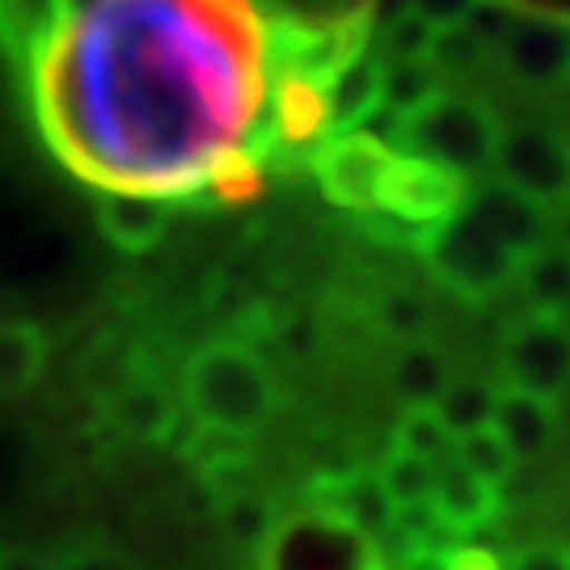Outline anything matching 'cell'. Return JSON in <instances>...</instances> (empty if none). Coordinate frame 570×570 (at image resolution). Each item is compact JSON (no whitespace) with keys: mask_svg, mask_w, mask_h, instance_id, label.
I'll return each mask as SVG.
<instances>
[{"mask_svg":"<svg viewBox=\"0 0 570 570\" xmlns=\"http://www.w3.org/2000/svg\"><path fill=\"white\" fill-rule=\"evenodd\" d=\"M271 26L254 0H77L30 68L51 153L102 195L186 199L263 127Z\"/></svg>","mask_w":570,"mask_h":570,"instance_id":"obj_1","label":"cell"},{"mask_svg":"<svg viewBox=\"0 0 570 570\" xmlns=\"http://www.w3.org/2000/svg\"><path fill=\"white\" fill-rule=\"evenodd\" d=\"M183 402L204 431L249 440L275 419L279 385L249 346L207 343L183 367Z\"/></svg>","mask_w":570,"mask_h":570,"instance_id":"obj_2","label":"cell"},{"mask_svg":"<svg viewBox=\"0 0 570 570\" xmlns=\"http://www.w3.org/2000/svg\"><path fill=\"white\" fill-rule=\"evenodd\" d=\"M461 207H465V178L461 174L423 161V157L397 153L389 174L381 178L376 207L367 216H381V225L372 228L393 237V242L428 245L449 220H456Z\"/></svg>","mask_w":570,"mask_h":570,"instance_id":"obj_3","label":"cell"},{"mask_svg":"<svg viewBox=\"0 0 570 570\" xmlns=\"http://www.w3.org/2000/svg\"><path fill=\"white\" fill-rule=\"evenodd\" d=\"M258 570H389L381 546L334 511H292L266 529Z\"/></svg>","mask_w":570,"mask_h":570,"instance_id":"obj_4","label":"cell"},{"mask_svg":"<svg viewBox=\"0 0 570 570\" xmlns=\"http://www.w3.org/2000/svg\"><path fill=\"white\" fill-rule=\"evenodd\" d=\"M402 144H406V157H423V161L444 165L452 174L469 178V174L494 169L503 131L482 102L440 94L435 102L402 122Z\"/></svg>","mask_w":570,"mask_h":570,"instance_id":"obj_5","label":"cell"},{"mask_svg":"<svg viewBox=\"0 0 570 570\" xmlns=\"http://www.w3.org/2000/svg\"><path fill=\"white\" fill-rule=\"evenodd\" d=\"M423 258H428L431 275L465 301L499 296L508 284H515V275L524 266L511 249L494 242L487 228L473 225L465 212H456V220H449L423 245Z\"/></svg>","mask_w":570,"mask_h":570,"instance_id":"obj_6","label":"cell"},{"mask_svg":"<svg viewBox=\"0 0 570 570\" xmlns=\"http://www.w3.org/2000/svg\"><path fill=\"white\" fill-rule=\"evenodd\" d=\"M402 148H393L389 140L372 136V131H343L330 136L317 153V183L326 190L330 204L351 207V212H372L376 207V190L381 178L389 174V165Z\"/></svg>","mask_w":570,"mask_h":570,"instance_id":"obj_7","label":"cell"},{"mask_svg":"<svg viewBox=\"0 0 570 570\" xmlns=\"http://www.w3.org/2000/svg\"><path fill=\"white\" fill-rule=\"evenodd\" d=\"M494 169H499V183L532 199L537 207L558 204L570 195V148L550 131H511L499 144V157H494Z\"/></svg>","mask_w":570,"mask_h":570,"instance_id":"obj_8","label":"cell"},{"mask_svg":"<svg viewBox=\"0 0 570 570\" xmlns=\"http://www.w3.org/2000/svg\"><path fill=\"white\" fill-rule=\"evenodd\" d=\"M503 385L529 389L541 397H553L570 385V334L562 322L550 317H524L520 326L508 330L503 343Z\"/></svg>","mask_w":570,"mask_h":570,"instance_id":"obj_9","label":"cell"},{"mask_svg":"<svg viewBox=\"0 0 570 570\" xmlns=\"http://www.w3.org/2000/svg\"><path fill=\"white\" fill-rule=\"evenodd\" d=\"M503 511V490L487 487L482 478H473L465 465L444 461L435 469V487H431V520L440 532L469 537L494 524V515Z\"/></svg>","mask_w":570,"mask_h":570,"instance_id":"obj_10","label":"cell"},{"mask_svg":"<svg viewBox=\"0 0 570 570\" xmlns=\"http://www.w3.org/2000/svg\"><path fill=\"white\" fill-rule=\"evenodd\" d=\"M490 428L503 435V444L511 449L515 461H537L558 440L562 414H558L553 397H541V393H529V389H515V385H499Z\"/></svg>","mask_w":570,"mask_h":570,"instance_id":"obj_11","label":"cell"},{"mask_svg":"<svg viewBox=\"0 0 570 570\" xmlns=\"http://www.w3.org/2000/svg\"><path fill=\"white\" fill-rule=\"evenodd\" d=\"M77 0H0V51L30 72L56 42Z\"/></svg>","mask_w":570,"mask_h":570,"instance_id":"obj_12","label":"cell"},{"mask_svg":"<svg viewBox=\"0 0 570 570\" xmlns=\"http://www.w3.org/2000/svg\"><path fill=\"white\" fill-rule=\"evenodd\" d=\"M503 68L508 77L532 89H550L570 77V35L546 21H524L511 26L503 39Z\"/></svg>","mask_w":570,"mask_h":570,"instance_id":"obj_13","label":"cell"},{"mask_svg":"<svg viewBox=\"0 0 570 570\" xmlns=\"http://www.w3.org/2000/svg\"><path fill=\"white\" fill-rule=\"evenodd\" d=\"M330 136V94L305 77H279L271 89V140L308 148Z\"/></svg>","mask_w":570,"mask_h":570,"instance_id":"obj_14","label":"cell"},{"mask_svg":"<svg viewBox=\"0 0 570 570\" xmlns=\"http://www.w3.org/2000/svg\"><path fill=\"white\" fill-rule=\"evenodd\" d=\"M98 225L106 242L122 254H144L165 237L169 228V204L144 199V195H102L98 204Z\"/></svg>","mask_w":570,"mask_h":570,"instance_id":"obj_15","label":"cell"},{"mask_svg":"<svg viewBox=\"0 0 570 570\" xmlns=\"http://www.w3.org/2000/svg\"><path fill=\"white\" fill-rule=\"evenodd\" d=\"M330 131H355L364 119H372L385 106V63L376 56L355 60L346 72L330 81Z\"/></svg>","mask_w":570,"mask_h":570,"instance_id":"obj_16","label":"cell"},{"mask_svg":"<svg viewBox=\"0 0 570 570\" xmlns=\"http://www.w3.org/2000/svg\"><path fill=\"white\" fill-rule=\"evenodd\" d=\"M47 334L35 322H0V402L26 397L47 372Z\"/></svg>","mask_w":570,"mask_h":570,"instance_id":"obj_17","label":"cell"},{"mask_svg":"<svg viewBox=\"0 0 570 570\" xmlns=\"http://www.w3.org/2000/svg\"><path fill=\"white\" fill-rule=\"evenodd\" d=\"M393 393L402 397L406 410L435 406L444 397V389L452 385V364L440 346L431 343H410L397 360H393Z\"/></svg>","mask_w":570,"mask_h":570,"instance_id":"obj_18","label":"cell"},{"mask_svg":"<svg viewBox=\"0 0 570 570\" xmlns=\"http://www.w3.org/2000/svg\"><path fill=\"white\" fill-rule=\"evenodd\" d=\"M372 478H376V487L385 494L393 520H397V515H414V511H431L435 469H431L428 461H419V456H410V452L389 444V452L381 456V465L372 469Z\"/></svg>","mask_w":570,"mask_h":570,"instance_id":"obj_19","label":"cell"},{"mask_svg":"<svg viewBox=\"0 0 570 570\" xmlns=\"http://www.w3.org/2000/svg\"><path fill=\"white\" fill-rule=\"evenodd\" d=\"M515 279L529 296L532 317L562 322V313H570V249H558V245L537 249Z\"/></svg>","mask_w":570,"mask_h":570,"instance_id":"obj_20","label":"cell"},{"mask_svg":"<svg viewBox=\"0 0 570 570\" xmlns=\"http://www.w3.org/2000/svg\"><path fill=\"white\" fill-rule=\"evenodd\" d=\"M115 423H119L127 440L161 444L165 435L174 431V423H178V410H174L165 389L140 381V385L122 389L119 397H115Z\"/></svg>","mask_w":570,"mask_h":570,"instance_id":"obj_21","label":"cell"},{"mask_svg":"<svg viewBox=\"0 0 570 570\" xmlns=\"http://www.w3.org/2000/svg\"><path fill=\"white\" fill-rule=\"evenodd\" d=\"M494 393H499V385H490V381H478V376H461L456 381L452 376V385L444 389V397L431 410L452 431V440H461L469 431L490 428V419H494Z\"/></svg>","mask_w":570,"mask_h":570,"instance_id":"obj_22","label":"cell"},{"mask_svg":"<svg viewBox=\"0 0 570 570\" xmlns=\"http://www.w3.org/2000/svg\"><path fill=\"white\" fill-rule=\"evenodd\" d=\"M452 461L465 465L473 478H482V482L494 490L508 487L515 465H520V461L511 456L508 444H503V435H499L494 428H478V431H469V435H461L456 449H452Z\"/></svg>","mask_w":570,"mask_h":570,"instance_id":"obj_23","label":"cell"},{"mask_svg":"<svg viewBox=\"0 0 570 570\" xmlns=\"http://www.w3.org/2000/svg\"><path fill=\"white\" fill-rule=\"evenodd\" d=\"M393 449H402V452H410V456H419V461H428L431 469H440L444 461H452L456 440H452V431L440 423L435 410L419 406L402 414V423L393 431Z\"/></svg>","mask_w":570,"mask_h":570,"instance_id":"obj_24","label":"cell"},{"mask_svg":"<svg viewBox=\"0 0 570 570\" xmlns=\"http://www.w3.org/2000/svg\"><path fill=\"white\" fill-rule=\"evenodd\" d=\"M207 190L220 199V204H254L266 190V165L258 157V148H242L225 161L216 165Z\"/></svg>","mask_w":570,"mask_h":570,"instance_id":"obj_25","label":"cell"},{"mask_svg":"<svg viewBox=\"0 0 570 570\" xmlns=\"http://www.w3.org/2000/svg\"><path fill=\"white\" fill-rule=\"evenodd\" d=\"M444 89L435 85V68L431 63H397L385 68V106L406 122L410 115H419L428 102H435Z\"/></svg>","mask_w":570,"mask_h":570,"instance_id":"obj_26","label":"cell"},{"mask_svg":"<svg viewBox=\"0 0 570 570\" xmlns=\"http://www.w3.org/2000/svg\"><path fill=\"white\" fill-rule=\"evenodd\" d=\"M435 30L419 13L402 9L397 21L385 30V42H381V56L376 60L385 68H397V63H431V51H435Z\"/></svg>","mask_w":570,"mask_h":570,"instance_id":"obj_27","label":"cell"},{"mask_svg":"<svg viewBox=\"0 0 570 570\" xmlns=\"http://www.w3.org/2000/svg\"><path fill=\"white\" fill-rule=\"evenodd\" d=\"M51 570H140V562L102 537H81L51 558Z\"/></svg>","mask_w":570,"mask_h":570,"instance_id":"obj_28","label":"cell"},{"mask_svg":"<svg viewBox=\"0 0 570 570\" xmlns=\"http://www.w3.org/2000/svg\"><path fill=\"white\" fill-rule=\"evenodd\" d=\"M279 9L275 26H334V21H360L343 13L338 0H271ZM355 13H372V0H346ZM372 21V18H367Z\"/></svg>","mask_w":570,"mask_h":570,"instance_id":"obj_29","label":"cell"},{"mask_svg":"<svg viewBox=\"0 0 570 570\" xmlns=\"http://www.w3.org/2000/svg\"><path fill=\"white\" fill-rule=\"evenodd\" d=\"M376 317H381L385 334H393V338H406V343H419L423 322H428V308H423V301H419V296L397 292V296H385V301H381Z\"/></svg>","mask_w":570,"mask_h":570,"instance_id":"obj_30","label":"cell"},{"mask_svg":"<svg viewBox=\"0 0 570 570\" xmlns=\"http://www.w3.org/2000/svg\"><path fill=\"white\" fill-rule=\"evenodd\" d=\"M406 9L428 21L435 35H452L478 18L482 0H406Z\"/></svg>","mask_w":570,"mask_h":570,"instance_id":"obj_31","label":"cell"},{"mask_svg":"<svg viewBox=\"0 0 570 570\" xmlns=\"http://www.w3.org/2000/svg\"><path fill=\"white\" fill-rule=\"evenodd\" d=\"M220 511H225V524L237 532L242 541H258V546H263L266 529L275 524V520H266L263 503H258V499H249V494H242V499H228Z\"/></svg>","mask_w":570,"mask_h":570,"instance_id":"obj_32","label":"cell"},{"mask_svg":"<svg viewBox=\"0 0 570 570\" xmlns=\"http://www.w3.org/2000/svg\"><path fill=\"white\" fill-rule=\"evenodd\" d=\"M503 570H570V546H562V541L524 546V550L511 553V562Z\"/></svg>","mask_w":570,"mask_h":570,"instance_id":"obj_33","label":"cell"},{"mask_svg":"<svg viewBox=\"0 0 570 570\" xmlns=\"http://www.w3.org/2000/svg\"><path fill=\"white\" fill-rule=\"evenodd\" d=\"M444 570H503V562L482 546H449Z\"/></svg>","mask_w":570,"mask_h":570,"instance_id":"obj_34","label":"cell"},{"mask_svg":"<svg viewBox=\"0 0 570 570\" xmlns=\"http://www.w3.org/2000/svg\"><path fill=\"white\" fill-rule=\"evenodd\" d=\"M0 570H51V558L39 550H26L13 541H0Z\"/></svg>","mask_w":570,"mask_h":570,"instance_id":"obj_35","label":"cell"}]
</instances>
